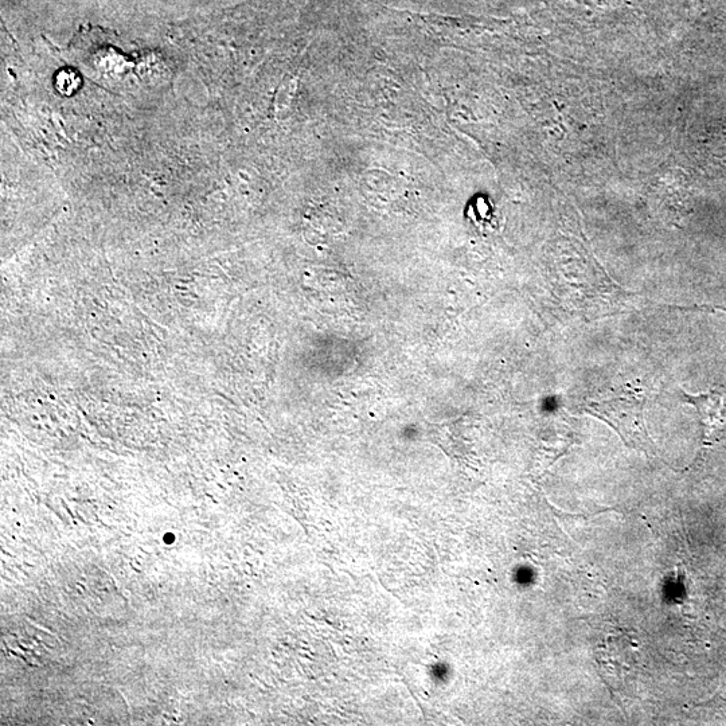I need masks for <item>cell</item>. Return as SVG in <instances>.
<instances>
[{
	"instance_id": "obj_1",
	"label": "cell",
	"mask_w": 726,
	"mask_h": 726,
	"mask_svg": "<svg viewBox=\"0 0 726 726\" xmlns=\"http://www.w3.org/2000/svg\"><path fill=\"white\" fill-rule=\"evenodd\" d=\"M644 405V398L632 392L611 400L592 402L587 411L610 424L628 447L653 455L657 447L647 432Z\"/></svg>"
},
{
	"instance_id": "obj_2",
	"label": "cell",
	"mask_w": 726,
	"mask_h": 726,
	"mask_svg": "<svg viewBox=\"0 0 726 726\" xmlns=\"http://www.w3.org/2000/svg\"><path fill=\"white\" fill-rule=\"evenodd\" d=\"M682 398L692 405L700 416L706 443L726 429V385L716 390H710L708 393L682 392Z\"/></svg>"
},
{
	"instance_id": "obj_3",
	"label": "cell",
	"mask_w": 726,
	"mask_h": 726,
	"mask_svg": "<svg viewBox=\"0 0 726 726\" xmlns=\"http://www.w3.org/2000/svg\"><path fill=\"white\" fill-rule=\"evenodd\" d=\"M56 83L58 91L61 93H68V95L77 91V88L80 87V81H78L76 74L68 72V70H64V72L57 74Z\"/></svg>"
}]
</instances>
